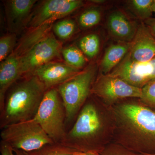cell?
I'll return each mask as SVG.
<instances>
[{
  "label": "cell",
  "instance_id": "cell-31",
  "mask_svg": "<svg viewBox=\"0 0 155 155\" xmlns=\"http://www.w3.org/2000/svg\"><path fill=\"white\" fill-rule=\"evenodd\" d=\"M91 2L94 3H97V4H99V3H102L104 2V1H100V0H95V1H91Z\"/></svg>",
  "mask_w": 155,
  "mask_h": 155
},
{
  "label": "cell",
  "instance_id": "cell-24",
  "mask_svg": "<svg viewBox=\"0 0 155 155\" xmlns=\"http://www.w3.org/2000/svg\"><path fill=\"white\" fill-rule=\"evenodd\" d=\"M153 0H133L130 2L131 8L134 13L141 19H151L153 11Z\"/></svg>",
  "mask_w": 155,
  "mask_h": 155
},
{
  "label": "cell",
  "instance_id": "cell-8",
  "mask_svg": "<svg viewBox=\"0 0 155 155\" xmlns=\"http://www.w3.org/2000/svg\"><path fill=\"white\" fill-rule=\"evenodd\" d=\"M62 45L51 32L26 54L19 58V72L21 78L30 75L39 67L60 60Z\"/></svg>",
  "mask_w": 155,
  "mask_h": 155
},
{
  "label": "cell",
  "instance_id": "cell-21",
  "mask_svg": "<svg viewBox=\"0 0 155 155\" xmlns=\"http://www.w3.org/2000/svg\"><path fill=\"white\" fill-rule=\"evenodd\" d=\"M101 19V14L99 10L96 8H91L80 14L78 17V24L81 28L87 29L98 24Z\"/></svg>",
  "mask_w": 155,
  "mask_h": 155
},
{
  "label": "cell",
  "instance_id": "cell-10",
  "mask_svg": "<svg viewBox=\"0 0 155 155\" xmlns=\"http://www.w3.org/2000/svg\"><path fill=\"white\" fill-rule=\"evenodd\" d=\"M108 74L142 89L148 83L155 80V57L147 62H137L131 61L126 55Z\"/></svg>",
  "mask_w": 155,
  "mask_h": 155
},
{
  "label": "cell",
  "instance_id": "cell-7",
  "mask_svg": "<svg viewBox=\"0 0 155 155\" xmlns=\"http://www.w3.org/2000/svg\"><path fill=\"white\" fill-rule=\"evenodd\" d=\"M91 93L107 105L111 106L127 98L140 99L142 89L119 78L101 74L94 82Z\"/></svg>",
  "mask_w": 155,
  "mask_h": 155
},
{
  "label": "cell",
  "instance_id": "cell-23",
  "mask_svg": "<svg viewBox=\"0 0 155 155\" xmlns=\"http://www.w3.org/2000/svg\"><path fill=\"white\" fill-rule=\"evenodd\" d=\"M17 35L9 33L0 38V61L2 62L13 53L17 45Z\"/></svg>",
  "mask_w": 155,
  "mask_h": 155
},
{
  "label": "cell",
  "instance_id": "cell-20",
  "mask_svg": "<svg viewBox=\"0 0 155 155\" xmlns=\"http://www.w3.org/2000/svg\"><path fill=\"white\" fill-rule=\"evenodd\" d=\"M78 48L87 58L92 59L99 51L100 38L96 34H89L81 38L78 42Z\"/></svg>",
  "mask_w": 155,
  "mask_h": 155
},
{
  "label": "cell",
  "instance_id": "cell-22",
  "mask_svg": "<svg viewBox=\"0 0 155 155\" xmlns=\"http://www.w3.org/2000/svg\"><path fill=\"white\" fill-rule=\"evenodd\" d=\"M75 150L59 143L47 145L35 151L27 153L28 155H72Z\"/></svg>",
  "mask_w": 155,
  "mask_h": 155
},
{
  "label": "cell",
  "instance_id": "cell-13",
  "mask_svg": "<svg viewBox=\"0 0 155 155\" xmlns=\"http://www.w3.org/2000/svg\"><path fill=\"white\" fill-rule=\"evenodd\" d=\"M127 56L137 62H147L155 58V38L147 25L139 26Z\"/></svg>",
  "mask_w": 155,
  "mask_h": 155
},
{
  "label": "cell",
  "instance_id": "cell-1",
  "mask_svg": "<svg viewBox=\"0 0 155 155\" xmlns=\"http://www.w3.org/2000/svg\"><path fill=\"white\" fill-rule=\"evenodd\" d=\"M92 95L61 144L78 151L100 153L113 141L115 123L110 106Z\"/></svg>",
  "mask_w": 155,
  "mask_h": 155
},
{
  "label": "cell",
  "instance_id": "cell-25",
  "mask_svg": "<svg viewBox=\"0 0 155 155\" xmlns=\"http://www.w3.org/2000/svg\"><path fill=\"white\" fill-rule=\"evenodd\" d=\"M142 89L140 100L143 104L155 111V80L145 85Z\"/></svg>",
  "mask_w": 155,
  "mask_h": 155
},
{
  "label": "cell",
  "instance_id": "cell-32",
  "mask_svg": "<svg viewBox=\"0 0 155 155\" xmlns=\"http://www.w3.org/2000/svg\"><path fill=\"white\" fill-rule=\"evenodd\" d=\"M152 9L153 13L155 14V0H154L153 3Z\"/></svg>",
  "mask_w": 155,
  "mask_h": 155
},
{
  "label": "cell",
  "instance_id": "cell-3",
  "mask_svg": "<svg viewBox=\"0 0 155 155\" xmlns=\"http://www.w3.org/2000/svg\"><path fill=\"white\" fill-rule=\"evenodd\" d=\"M44 84L34 75L21 78L6 93L4 105L0 110V128L34 119L45 93Z\"/></svg>",
  "mask_w": 155,
  "mask_h": 155
},
{
  "label": "cell",
  "instance_id": "cell-2",
  "mask_svg": "<svg viewBox=\"0 0 155 155\" xmlns=\"http://www.w3.org/2000/svg\"><path fill=\"white\" fill-rule=\"evenodd\" d=\"M110 107L115 123L112 142L138 153H155V111L139 99Z\"/></svg>",
  "mask_w": 155,
  "mask_h": 155
},
{
  "label": "cell",
  "instance_id": "cell-14",
  "mask_svg": "<svg viewBox=\"0 0 155 155\" xmlns=\"http://www.w3.org/2000/svg\"><path fill=\"white\" fill-rule=\"evenodd\" d=\"M21 78L19 58L12 53L0 65V110L3 107L7 91Z\"/></svg>",
  "mask_w": 155,
  "mask_h": 155
},
{
  "label": "cell",
  "instance_id": "cell-18",
  "mask_svg": "<svg viewBox=\"0 0 155 155\" xmlns=\"http://www.w3.org/2000/svg\"><path fill=\"white\" fill-rule=\"evenodd\" d=\"M61 55L66 64L76 69L81 70L87 63L84 54L79 48L74 45L63 48Z\"/></svg>",
  "mask_w": 155,
  "mask_h": 155
},
{
  "label": "cell",
  "instance_id": "cell-11",
  "mask_svg": "<svg viewBox=\"0 0 155 155\" xmlns=\"http://www.w3.org/2000/svg\"><path fill=\"white\" fill-rule=\"evenodd\" d=\"M36 2L35 0L4 2L6 24L10 33L18 34L27 29Z\"/></svg>",
  "mask_w": 155,
  "mask_h": 155
},
{
  "label": "cell",
  "instance_id": "cell-6",
  "mask_svg": "<svg viewBox=\"0 0 155 155\" xmlns=\"http://www.w3.org/2000/svg\"><path fill=\"white\" fill-rule=\"evenodd\" d=\"M1 130V141L26 153L54 143L34 119L7 125Z\"/></svg>",
  "mask_w": 155,
  "mask_h": 155
},
{
  "label": "cell",
  "instance_id": "cell-9",
  "mask_svg": "<svg viewBox=\"0 0 155 155\" xmlns=\"http://www.w3.org/2000/svg\"><path fill=\"white\" fill-rule=\"evenodd\" d=\"M83 5V2L80 0L42 1L35 7L27 28L53 24L54 21L64 18Z\"/></svg>",
  "mask_w": 155,
  "mask_h": 155
},
{
  "label": "cell",
  "instance_id": "cell-4",
  "mask_svg": "<svg viewBox=\"0 0 155 155\" xmlns=\"http://www.w3.org/2000/svg\"><path fill=\"white\" fill-rule=\"evenodd\" d=\"M96 72V67L90 66L56 87L66 110V126L75 120L91 94Z\"/></svg>",
  "mask_w": 155,
  "mask_h": 155
},
{
  "label": "cell",
  "instance_id": "cell-28",
  "mask_svg": "<svg viewBox=\"0 0 155 155\" xmlns=\"http://www.w3.org/2000/svg\"><path fill=\"white\" fill-rule=\"evenodd\" d=\"M147 27L155 38V19H150L146 20Z\"/></svg>",
  "mask_w": 155,
  "mask_h": 155
},
{
  "label": "cell",
  "instance_id": "cell-12",
  "mask_svg": "<svg viewBox=\"0 0 155 155\" xmlns=\"http://www.w3.org/2000/svg\"><path fill=\"white\" fill-rule=\"evenodd\" d=\"M81 71L65 62L55 61L39 67L30 75L38 78L48 90L57 87Z\"/></svg>",
  "mask_w": 155,
  "mask_h": 155
},
{
  "label": "cell",
  "instance_id": "cell-33",
  "mask_svg": "<svg viewBox=\"0 0 155 155\" xmlns=\"http://www.w3.org/2000/svg\"><path fill=\"white\" fill-rule=\"evenodd\" d=\"M143 155H155V153H142Z\"/></svg>",
  "mask_w": 155,
  "mask_h": 155
},
{
  "label": "cell",
  "instance_id": "cell-16",
  "mask_svg": "<svg viewBox=\"0 0 155 155\" xmlns=\"http://www.w3.org/2000/svg\"><path fill=\"white\" fill-rule=\"evenodd\" d=\"M107 26L111 34L123 42L133 41L137 30L133 23L120 11L110 14L108 18Z\"/></svg>",
  "mask_w": 155,
  "mask_h": 155
},
{
  "label": "cell",
  "instance_id": "cell-5",
  "mask_svg": "<svg viewBox=\"0 0 155 155\" xmlns=\"http://www.w3.org/2000/svg\"><path fill=\"white\" fill-rule=\"evenodd\" d=\"M34 119L54 142L63 141L67 131L66 112L57 87L46 91Z\"/></svg>",
  "mask_w": 155,
  "mask_h": 155
},
{
  "label": "cell",
  "instance_id": "cell-26",
  "mask_svg": "<svg viewBox=\"0 0 155 155\" xmlns=\"http://www.w3.org/2000/svg\"><path fill=\"white\" fill-rule=\"evenodd\" d=\"M100 155H143L130 150L116 143H110L100 153Z\"/></svg>",
  "mask_w": 155,
  "mask_h": 155
},
{
  "label": "cell",
  "instance_id": "cell-29",
  "mask_svg": "<svg viewBox=\"0 0 155 155\" xmlns=\"http://www.w3.org/2000/svg\"><path fill=\"white\" fill-rule=\"evenodd\" d=\"M72 155H100L99 153L97 152H81L75 151Z\"/></svg>",
  "mask_w": 155,
  "mask_h": 155
},
{
  "label": "cell",
  "instance_id": "cell-19",
  "mask_svg": "<svg viewBox=\"0 0 155 155\" xmlns=\"http://www.w3.org/2000/svg\"><path fill=\"white\" fill-rule=\"evenodd\" d=\"M76 24L73 19L64 18L53 24L52 30L60 40L65 41L72 37L76 29Z\"/></svg>",
  "mask_w": 155,
  "mask_h": 155
},
{
  "label": "cell",
  "instance_id": "cell-15",
  "mask_svg": "<svg viewBox=\"0 0 155 155\" xmlns=\"http://www.w3.org/2000/svg\"><path fill=\"white\" fill-rule=\"evenodd\" d=\"M53 24H45L35 28H27L17 42L12 53L19 58L25 55L51 32Z\"/></svg>",
  "mask_w": 155,
  "mask_h": 155
},
{
  "label": "cell",
  "instance_id": "cell-27",
  "mask_svg": "<svg viewBox=\"0 0 155 155\" xmlns=\"http://www.w3.org/2000/svg\"><path fill=\"white\" fill-rule=\"evenodd\" d=\"M0 151L1 155H15L14 149L10 145L2 141L1 142Z\"/></svg>",
  "mask_w": 155,
  "mask_h": 155
},
{
  "label": "cell",
  "instance_id": "cell-17",
  "mask_svg": "<svg viewBox=\"0 0 155 155\" xmlns=\"http://www.w3.org/2000/svg\"><path fill=\"white\" fill-rule=\"evenodd\" d=\"M131 42H123L110 46L107 50L100 66L101 74H109L123 60L130 51Z\"/></svg>",
  "mask_w": 155,
  "mask_h": 155
},
{
  "label": "cell",
  "instance_id": "cell-30",
  "mask_svg": "<svg viewBox=\"0 0 155 155\" xmlns=\"http://www.w3.org/2000/svg\"><path fill=\"white\" fill-rule=\"evenodd\" d=\"M15 155H28L27 153L22 151L19 150H14Z\"/></svg>",
  "mask_w": 155,
  "mask_h": 155
}]
</instances>
